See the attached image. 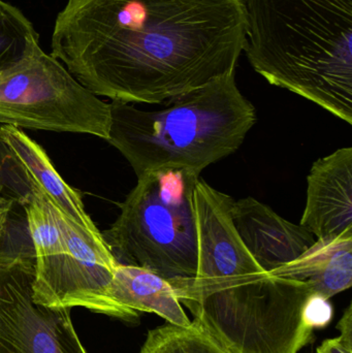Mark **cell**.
I'll return each mask as SVG.
<instances>
[{
	"label": "cell",
	"instance_id": "1",
	"mask_svg": "<svg viewBox=\"0 0 352 353\" xmlns=\"http://www.w3.org/2000/svg\"><path fill=\"white\" fill-rule=\"evenodd\" d=\"M244 0H68L54 58L96 97L163 103L236 74Z\"/></svg>",
	"mask_w": 352,
	"mask_h": 353
},
{
	"label": "cell",
	"instance_id": "2",
	"mask_svg": "<svg viewBox=\"0 0 352 353\" xmlns=\"http://www.w3.org/2000/svg\"><path fill=\"white\" fill-rule=\"evenodd\" d=\"M243 51L271 85L352 124V0H244Z\"/></svg>",
	"mask_w": 352,
	"mask_h": 353
},
{
	"label": "cell",
	"instance_id": "3",
	"mask_svg": "<svg viewBox=\"0 0 352 353\" xmlns=\"http://www.w3.org/2000/svg\"><path fill=\"white\" fill-rule=\"evenodd\" d=\"M159 110L112 101L107 142L125 157L136 176L159 170L200 176L235 153L256 125L254 105L242 94L236 74L167 101Z\"/></svg>",
	"mask_w": 352,
	"mask_h": 353
},
{
	"label": "cell",
	"instance_id": "4",
	"mask_svg": "<svg viewBox=\"0 0 352 353\" xmlns=\"http://www.w3.org/2000/svg\"><path fill=\"white\" fill-rule=\"evenodd\" d=\"M169 282L194 323L231 353H299L332 319L329 300L305 282L266 271Z\"/></svg>",
	"mask_w": 352,
	"mask_h": 353
},
{
	"label": "cell",
	"instance_id": "5",
	"mask_svg": "<svg viewBox=\"0 0 352 353\" xmlns=\"http://www.w3.org/2000/svg\"><path fill=\"white\" fill-rule=\"evenodd\" d=\"M200 176L182 170L148 172L120 203L121 213L101 232L116 261L171 281L198 271L194 189Z\"/></svg>",
	"mask_w": 352,
	"mask_h": 353
},
{
	"label": "cell",
	"instance_id": "6",
	"mask_svg": "<svg viewBox=\"0 0 352 353\" xmlns=\"http://www.w3.org/2000/svg\"><path fill=\"white\" fill-rule=\"evenodd\" d=\"M0 124L107 141L111 108L35 43L18 62L0 70Z\"/></svg>",
	"mask_w": 352,
	"mask_h": 353
},
{
	"label": "cell",
	"instance_id": "7",
	"mask_svg": "<svg viewBox=\"0 0 352 353\" xmlns=\"http://www.w3.org/2000/svg\"><path fill=\"white\" fill-rule=\"evenodd\" d=\"M33 249L0 251V353H88L70 308L33 300Z\"/></svg>",
	"mask_w": 352,
	"mask_h": 353
},
{
	"label": "cell",
	"instance_id": "8",
	"mask_svg": "<svg viewBox=\"0 0 352 353\" xmlns=\"http://www.w3.org/2000/svg\"><path fill=\"white\" fill-rule=\"evenodd\" d=\"M229 195L198 178L194 205L198 236L196 282L213 281L240 274L264 271L242 242L234 225Z\"/></svg>",
	"mask_w": 352,
	"mask_h": 353
},
{
	"label": "cell",
	"instance_id": "9",
	"mask_svg": "<svg viewBox=\"0 0 352 353\" xmlns=\"http://www.w3.org/2000/svg\"><path fill=\"white\" fill-rule=\"evenodd\" d=\"M231 218L248 252L268 273L301 256L316 241L301 224L287 221L251 196L234 201Z\"/></svg>",
	"mask_w": 352,
	"mask_h": 353
},
{
	"label": "cell",
	"instance_id": "10",
	"mask_svg": "<svg viewBox=\"0 0 352 353\" xmlns=\"http://www.w3.org/2000/svg\"><path fill=\"white\" fill-rule=\"evenodd\" d=\"M301 225L318 239L352 230V148L318 159L307 178Z\"/></svg>",
	"mask_w": 352,
	"mask_h": 353
},
{
	"label": "cell",
	"instance_id": "11",
	"mask_svg": "<svg viewBox=\"0 0 352 353\" xmlns=\"http://www.w3.org/2000/svg\"><path fill=\"white\" fill-rule=\"evenodd\" d=\"M0 157L26 183L27 189L39 191L85 230L101 234L87 214L80 192L61 178L45 151L23 130L12 125L0 126Z\"/></svg>",
	"mask_w": 352,
	"mask_h": 353
},
{
	"label": "cell",
	"instance_id": "12",
	"mask_svg": "<svg viewBox=\"0 0 352 353\" xmlns=\"http://www.w3.org/2000/svg\"><path fill=\"white\" fill-rule=\"evenodd\" d=\"M20 203L24 205L34 254L33 300L51 307L68 261L65 239L51 205L41 192L28 189Z\"/></svg>",
	"mask_w": 352,
	"mask_h": 353
},
{
	"label": "cell",
	"instance_id": "13",
	"mask_svg": "<svg viewBox=\"0 0 352 353\" xmlns=\"http://www.w3.org/2000/svg\"><path fill=\"white\" fill-rule=\"evenodd\" d=\"M270 274L305 282L326 300L349 290L352 285V230L338 236L316 239L301 256Z\"/></svg>",
	"mask_w": 352,
	"mask_h": 353
},
{
	"label": "cell",
	"instance_id": "14",
	"mask_svg": "<svg viewBox=\"0 0 352 353\" xmlns=\"http://www.w3.org/2000/svg\"><path fill=\"white\" fill-rule=\"evenodd\" d=\"M110 294L116 303L136 312L155 313L180 327L191 325L169 282L143 268L118 263Z\"/></svg>",
	"mask_w": 352,
	"mask_h": 353
},
{
	"label": "cell",
	"instance_id": "15",
	"mask_svg": "<svg viewBox=\"0 0 352 353\" xmlns=\"http://www.w3.org/2000/svg\"><path fill=\"white\" fill-rule=\"evenodd\" d=\"M140 353H231L198 323L188 327L167 323L150 330Z\"/></svg>",
	"mask_w": 352,
	"mask_h": 353
},
{
	"label": "cell",
	"instance_id": "16",
	"mask_svg": "<svg viewBox=\"0 0 352 353\" xmlns=\"http://www.w3.org/2000/svg\"><path fill=\"white\" fill-rule=\"evenodd\" d=\"M35 43L39 34L32 23L19 8L0 0V70L18 62Z\"/></svg>",
	"mask_w": 352,
	"mask_h": 353
},
{
	"label": "cell",
	"instance_id": "17",
	"mask_svg": "<svg viewBox=\"0 0 352 353\" xmlns=\"http://www.w3.org/2000/svg\"><path fill=\"white\" fill-rule=\"evenodd\" d=\"M14 205V199L3 195V185L0 183V251L2 250L4 239L8 234L10 214Z\"/></svg>",
	"mask_w": 352,
	"mask_h": 353
},
{
	"label": "cell",
	"instance_id": "18",
	"mask_svg": "<svg viewBox=\"0 0 352 353\" xmlns=\"http://www.w3.org/2000/svg\"><path fill=\"white\" fill-rule=\"evenodd\" d=\"M316 353H352V337L340 335L324 340Z\"/></svg>",
	"mask_w": 352,
	"mask_h": 353
}]
</instances>
